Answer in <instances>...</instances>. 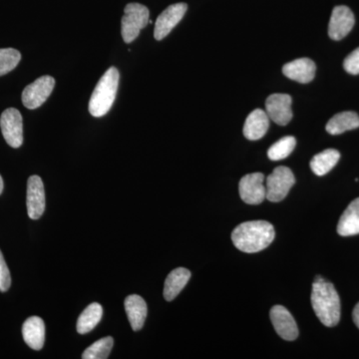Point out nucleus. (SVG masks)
Segmentation results:
<instances>
[{"mask_svg":"<svg viewBox=\"0 0 359 359\" xmlns=\"http://www.w3.org/2000/svg\"><path fill=\"white\" fill-rule=\"evenodd\" d=\"M275 236V229L269 222L250 221L238 224L231 233V241L241 252L254 254L266 249Z\"/></svg>","mask_w":359,"mask_h":359,"instance_id":"f257e3e1","label":"nucleus"},{"mask_svg":"<svg viewBox=\"0 0 359 359\" xmlns=\"http://www.w3.org/2000/svg\"><path fill=\"white\" fill-rule=\"evenodd\" d=\"M311 306L318 320L327 327H334L340 320V299L332 283L316 276L311 292Z\"/></svg>","mask_w":359,"mask_h":359,"instance_id":"f03ea898","label":"nucleus"},{"mask_svg":"<svg viewBox=\"0 0 359 359\" xmlns=\"http://www.w3.org/2000/svg\"><path fill=\"white\" fill-rule=\"evenodd\" d=\"M120 74L117 68L111 67L97 83L89 101V112L94 117H102L114 103L119 86Z\"/></svg>","mask_w":359,"mask_h":359,"instance_id":"7ed1b4c3","label":"nucleus"},{"mask_svg":"<svg viewBox=\"0 0 359 359\" xmlns=\"http://www.w3.org/2000/svg\"><path fill=\"white\" fill-rule=\"evenodd\" d=\"M149 9L143 4H129L124 9L121 21V33L126 43H131L149 23Z\"/></svg>","mask_w":359,"mask_h":359,"instance_id":"20e7f679","label":"nucleus"},{"mask_svg":"<svg viewBox=\"0 0 359 359\" xmlns=\"http://www.w3.org/2000/svg\"><path fill=\"white\" fill-rule=\"evenodd\" d=\"M294 183V175L290 168H276L266 180V199L273 203L280 202L287 197Z\"/></svg>","mask_w":359,"mask_h":359,"instance_id":"39448f33","label":"nucleus"},{"mask_svg":"<svg viewBox=\"0 0 359 359\" xmlns=\"http://www.w3.org/2000/svg\"><path fill=\"white\" fill-rule=\"evenodd\" d=\"M55 86V79L45 75L28 85L22 92V103L28 109H36L50 96Z\"/></svg>","mask_w":359,"mask_h":359,"instance_id":"423d86ee","label":"nucleus"},{"mask_svg":"<svg viewBox=\"0 0 359 359\" xmlns=\"http://www.w3.org/2000/svg\"><path fill=\"white\" fill-rule=\"evenodd\" d=\"M0 128L11 147L20 148L23 143L22 116L15 108H8L0 117Z\"/></svg>","mask_w":359,"mask_h":359,"instance_id":"0eeeda50","label":"nucleus"},{"mask_svg":"<svg viewBox=\"0 0 359 359\" xmlns=\"http://www.w3.org/2000/svg\"><path fill=\"white\" fill-rule=\"evenodd\" d=\"M264 181L263 173L248 174L243 177L238 184V193L242 200L249 205L262 204L266 196Z\"/></svg>","mask_w":359,"mask_h":359,"instance_id":"6e6552de","label":"nucleus"},{"mask_svg":"<svg viewBox=\"0 0 359 359\" xmlns=\"http://www.w3.org/2000/svg\"><path fill=\"white\" fill-rule=\"evenodd\" d=\"M292 97L287 94H273L266 101V110L269 119L280 126H285L292 119Z\"/></svg>","mask_w":359,"mask_h":359,"instance_id":"1a4fd4ad","label":"nucleus"},{"mask_svg":"<svg viewBox=\"0 0 359 359\" xmlns=\"http://www.w3.org/2000/svg\"><path fill=\"white\" fill-rule=\"evenodd\" d=\"M269 318L276 334L283 339L292 341L299 337V328L292 314L285 306H275L269 311Z\"/></svg>","mask_w":359,"mask_h":359,"instance_id":"9d476101","label":"nucleus"},{"mask_svg":"<svg viewBox=\"0 0 359 359\" xmlns=\"http://www.w3.org/2000/svg\"><path fill=\"white\" fill-rule=\"evenodd\" d=\"M188 6L186 4H172L167 7L156 20L154 37L156 40H162L173 30L175 26L183 20Z\"/></svg>","mask_w":359,"mask_h":359,"instance_id":"9b49d317","label":"nucleus"},{"mask_svg":"<svg viewBox=\"0 0 359 359\" xmlns=\"http://www.w3.org/2000/svg\"><path fill=\"white\" fill-rule=\"evenodd\" d=\"M355 20L353 11L347 6L334 7L328 25V35L332 40L344 39L353 30Z\"/></svg>","mask_w":359,"mask_h":359,"instance_id":"f8f14e48","label":"nucleus"},{"mask_svg":"<svg viewBox=\"0 0 359 359\" xmlns=\"http://www.w3.org/2000/svg\"><path fill=\"white\" fill-rule=\"evenodd\" d=\"M28 216L32 219H39L45 210V192L43 182L39 176H32L27 182V197H26Z\"/></svg>","mask_w":359,"mask_h":359,"instance_id":"ddd939ff","label":"nucleus"},{"mask_svg":"<svg viewBox=\"0 0 359 359\" xmlns=\"http://www.w3.org/2000/svg\"><path fill=\"white\" fill-rule=\"evenodd\" d=\"M316 71V63L309 58L295 59L283 67V73L285 77L302 84L313 81Z\"/></svg>","mask_w":359,"mask_h":359,"instance_id":"4468645a","label":"nucleus"},{"mask_svg":"<svg viewBox=\"0 0 359 359\" xmlns=\"http://www.w3.org/2000/svg\"><path fill=\"white\" fill-rule=\"evenodd\" d=\"M269 127V117L262 109L252 111L245 122L244 135L248 140L256 141L263 138Z\"/></svg>","mask_w":359,"mask_h":359,"instance_id":"2eb2a0df","label":"nucleus"},{"mask_svg":"<svg viewBox=\"0 0 359 359\" xmlns=\"http://www.w3.org/2000/svg\"><path fill=\"white\" fill-rule=\"evenodd\" d=\"M23 339L34 351H40L44 346L45 325L42 318L32 316L27 318L22 327Z\"/></svg>","mask_w":359,"mask_h":359,"instance_id":"dca6fc26","label":"nucleus"},{"mask_svg":"<svg viewBox=\"0 0 359 359\" xmlns=\"http://www.w3.org/2000/svg\"><path fill=\"white\" fill-rule=\"evenodd\" d=\"M125 311L132 330L138 332L144 327L147 318V304L140 295L131 294L125 299Z\"/></svg>","mask_w":359,"mask_h":359,"instance_id":"f3484780","label":"nucleus"},{"mask_svg":"<svg viewBox=\"0 0 359 359\" xmlns=\"http://www.w3.org/2000/svg\"><path fill=\"white\" fill-rule=\"evenodd\" d=\"M337 233L342 237L359 233V198L353 200L340 217Z\"/></svg>","mask_w":359,"mask_h":359,"instance_id":"a211bd4d","label":"nucleus"},{"mask_svg":"<svg viewBox=\"0 0 359 359\" xmlns=\"http://www.w3.org/2000/svg\"><path fill=\"white\" fill-rule=\"evenodd\" d=\"M191 278V271L185 268L172 271L167 276L164 285V297L167 302H172L178 297Z\"/></svg>","mask_w":359,"mask_h":359,"instance_id":"6ab92c4d","label":"nucleus"},{"mask_svg":"<svg viewBox=\"0 0 359 359\" xmlns=\"http://www.w3.org/2000/svg\"><path fill=\"white\" fill-rule=\"evenodd\" d=\"M359 127V116L355 112L346 111V112L339 113L334 115L327 122V133L330 135H339L349 130H354Z\"/></svg>","mask_w":359,"mask_h":359,"instance_id":"aec40b11","label":"nucleus"},{"mask_svg":"<svg viewBox=\"0 0 359 359\" xmlns=\"http://www.w3.org/2000/svg\"><path fill=\"white\" fill-rule=\"evenodd\" d=\"M339 158V151L335 149H327L314 156L311 161V169L316 176H325L334 169Z\"/></svg>","mask_w":359,"mask_h":359,"instance_id":"412c9836","label":"nucleus"},{"mask_svg":"<svg viewBox=\"0 0 359 359\" xmlns=\"http://www.w3.org/2000/svg\"><path fill=\"white\" fill-rule=\"evenodd\" d=\"M103 316L101 304L93 302L84 309L77 320V332L80 334H86L96 327Z\"/></svg>","mask_w":359,"mask_h":359,"instance_id":"4be33fe9","label":"nucleus"},{"mask_svg":"<svg viewBox=\"0 0 359 359\" xmlns=\"http://www.w3.org/2000/svg\"><path fill=\"white\" fill-rule=\"evenodd\" d=\"M297 145V140L294 137L287 136L276 142L273 145L269 147L268 156L271 161H280L285 159L292 154Z\"/></svg>","mask_w":359,"mask_h":359,"instance_id":"5701e85b","label":"nucleus"},{"mask_svg":"<svg viewBox=\"0 0 359 359\" xmlns=\"http://www.w3.org/2000/svg\"><path fill=\"white\" fill-rule=\"evenodd\" d=\"M114 340L112 337H107L97 340L92 346H90L82 354L83 359H106L109 358L112 351Z\"/></svg>","mask_w":359,"mask_h":359,"instance_id":"b1692460","label":"nucleus"},{"mask_svg":"<svg viewBox=\"0 0 359 359\" xmlns=\"http://www.w3.org/2000/svg\"><path fill=\"white\" fill-rule=\"evenodd\" d=\"M20 52L16 49H0V76L13 71L20 62Z\"/></svg>","mask_w":359,"mask_h":359,"instance_id":"393cba45","label":"nucleus"},{"mask_svg":"<svg viewBox=\"0 0 359 359\" xmlns=\"http://www.w3.org/2000/svg\"><path fill=\"white\" fill-rule=\"evenodd\" d=\"M11 276L4 255L0 250V292H6L11 287Z\"/></svg>","mask_w":359,"mask_h":359,"instance_id":"a878e982","label":"nucleus"},{"mask_svg":"<svg viewBox=\"0 0 359 359\" xmlns=\"http://www.w3.org/2000/svg\"><path fill=\"white\" fill-rule=\"evenodd\" d=\"M344 68L349 74H359V47L344 59Z\"/></svg>","mask_w":359,"mask_h":359,"instance_id":"bb28decb","label":"nucleus"},{"mask_svg":"<svg viewBox=\"0 0 359 359\" xmlns=\"http://www.w3.org/2000/svg\"><path fill=\"white\" fill-rule=\"evenodd\" d=\"M353 318L356 327L359 328V302L353 309Z\"/></svg>","mask_w":359,"mask_h":359,"instance_id":"cd10ccee","label":"nucleus"},{"mask_svg":"<svg viewBox=\"0 0 359 359\" xmlns=\"http://www.w3.org/2000/svg\"><path fill=\"white\" fill-rule=\"evenodd\" d=\"M2 191H4V180L0 176V195H1Z\"/></svg>","mask_w":359,"mask_h":359,"instance_id":"c85d7f7f","label":"nucleus"}]
</instances>
